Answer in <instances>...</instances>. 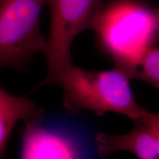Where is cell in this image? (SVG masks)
<instances>
[{
  "instance_id": "6da1fadb",
  "label": "cell",
  "mask_w": 159,
  "mask_h": 159,
  "mask_svg": "<svg viewBox=\"0 0 159 159\" xmlns=\"http://www.w3.org/2000/svg\"><path fill=\"white\" fill-rule=\"evenodd\" d=\"M92 30L102 50L130 80L159 33L155 9L136 0L102 5Z\"/></svg>"
},
{
  "instance_id": "7a4b0ae2",
  "label": "cell",
  "mask_w": 159,
  "mask_h": 159,
  "mask_svg": "<svg viewBox=\"0 0 159 159\" xmlns=\"http://www.w3.org/2000/svg\"><path fill=\"white\" fill-rule=\"evenodd\" d=\"M128 75L114 66L91 71L71 64L60 75L55 84L63 90V105L74 114L90 111L97 115L116 113L140 122L151 112L136 102Z\"/></svg>"
},
{
  "instance_id": "3957f363",
  "label": "cell",
  "mask_w": 159,
  "mask_h": 159,
  "mask_svg": "<svg viewBox=\"0 0 159 159\" xmlns=\"http://www.w3.org/2000/svg\"><path fill=\"white\" fill-rule=\"evenodd\" d=\"M48 0H0V68H23L45 50L40 18Z\"/></svg>"
},
{
  "instance_id": "277c9868",
  "label": "cell",
  "mask_w": 159,
  "mask_h": 159,
  "mask_svg": "<svg viewBox=\"0 0 159 159\" xmlns=\"http://www.w3.org/2000/svg\"><path fill=\"white\" fill-rule=\"evenodd\" d=\"M50 28L45 55L47 75L44 84H55L60 75L72 64L71 47L80 33L92 30L102 0H48Z\"/></svg>"
},
{
  "instance_id": "5b68a950",
  "label": "cell",
  "mask_w": 159,
  "mask_h": 159,
  "mask_svg": "<svg viewBox=\"0 0 159 159\" xmlns=\"http://www.w3.org/2000/svg\"><path fill=\"white\" fill-rule=\"evenodd\" d=\"M27 121L22 136V158H77L83 156L80 146L70 136Z\"/></svg>"
},
{
  "instance_id": "8992f818",
  "label": "cell",
  "mask_w": 159,
  "mask_h": 159,
  "mask_svg": "<svg viewBox=\"0 0 159 159\" xmlns=\"http://www.w3.org/2000/svg\"><path fill=\"white\" fill-rule=\"evenodd\" d=\"M147 117L140 122H134V129L126 134L112 135L99 133L95 138L99 153L107 156L125 151L141 159L159 158V142Z\"/></svg>"
},
{
  "instance_id": "52a82bcc",
  "label": "cell",
  "mask_w": 159,
  "mask_h": 159,
  "mask_svg": "<svg viewBox=\"0 0 159 159\" xmlns=\"http://www.w3.org/2000/svg\"><path fill=\"white\" fill-rule=\"evenodd\" d=\"M39 114V108L30 99L13 96L0 87V156L16 125L37 118Z\"/></svg>"
},
{
  "instance_id": "ba28073f",
  "label": "cell",
  "mask_w": 159,
  "mask_h": 159,
  "mask_svg": "<svg viewBox=\"0 0 159 159\" xmlns=\"http://www.w3.org/2000/svg\"><path fill=\"white\" fill-rule=\"evenodd\" d=\"M134 80L144 81L159 91V47H151L142 57Z\"/></svg>"
},
{
  "instance_id": "9c48e42d",
  "label": "cell",
  "mask_w": 159,
  "mask_h": 159,
  "mask_svg": "<svg viewBox=\"0 0 159 159\" xmlns=\"http://www.w3.org/2000/svg\"><path fill=\"white\" fill-rule=\"evenodd\" d=\"M148 122L150 123L152 129H153L155 134H156L157 139L159 142V112L157 114H151L147 118Z\"/></svg>"
},
{
  "instance_id": "30bf717a",
  "label": "cell",
  "mask_w": 159,
  "mask_h": 159,
  "mask_svg": "<svg viewBox=\"0 0 159 159\" xmlns=\"http://www.w3.org/2000/svg\"><path fill=\"white\" fill-rule=\"evenodd\" d=\"M155 14H156L157 24H158V27L159 30V7L157 9H155Z\"/></svg>"
}]
</instances>
